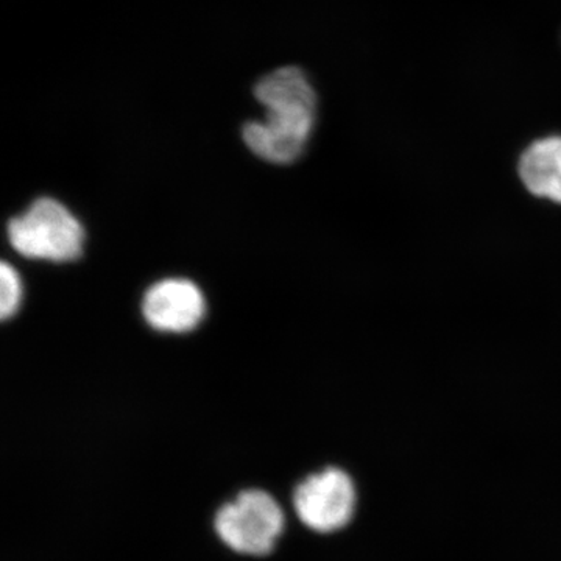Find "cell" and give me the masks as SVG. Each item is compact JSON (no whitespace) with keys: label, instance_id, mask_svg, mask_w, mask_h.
<instances>
[{"label":"cell","instance_id":"6da1fadb","mask_svg":"<svg viewBox=\"0 0 561 561\" xmlns=\"http://www.w3.org/2000/svg\"><path fill=\"white\" fill-rule=\"evenodd\" d=\"M265 121L245 124L243 142L261 160L290 164L301 157L316 124L317 99L308 77L298 68H280L254 87Z\"/></svg>","mask_w":561,"mask_h":561},{"label":"cell","instance_id":"7a4b0ae2","mask_svg":"<svg viewBox=\"0 0 561 561\" xmlns=\"http://www.w3.org/2000/svg\"><path fill=\"white\" fill-rule=\"evenodd\" d=\"M287 527V512L271 493L262 489L239 491L225 502L214 518V529L232 552L265 557L278 545Z\"/></svg>","mask_w":561,"mask_h":561},{"label":"cell","instance_id":"3957f363","mask_svg":"<svg viewBox=\"0 0 561 561\" xmlns=\"http://www.w3.org/2000/svg\"><path fill=\"white\" fill-rule=\"evenodd\" d=\"M291 508L302 526L320 535H334L356 522L360 490L341 465H327L309 472L295 486Z\"/></svg>","mask_w":561,"mask_h":561},{"label":"cell","instance_id":"277c9868","mask_svg":"<svg viewBox=\"0 0 561 561\" xmlns=\"http://www.w3.org/2000/svg\"><path fill=\"white\" fill-rule=\"evenodd\" d=\"M7 234L11 247L31 260L68 262L83 253V227L54 198H39L27 213L11 219Z\"/></svg>","mask_w":561,"mask_h":561},{"label":"cell","instance_id":"5b68a950","mask_svg":"<svg viewBox=\"0 0 561 561\" xmlns=\"http://www.w3.org/2000/svg\"><path fill=\"white\" fill-rule=\"evenodd\" d=\"M202 290L187 279H164L153 284L142 298V316L153 330L190 332L205 316Z\"/></svg>","mask_w":561,"mask_h":561},{"label":"cell","instance_id":"8992f818","mask_svg":"<svg viewBox=\"0 0 561 561\" xmlns=\"http://www.w3.org/2000/svg\"><path fill=\"white\" fill-rule=\"evenodd\" d=\"M524 186L537 197L561 203V138L552 136L531 144L519 161Z\"/></svg>","mask_w":561,"mask_h":561},{"label":"cell","instance_id":"52a82bcc","mask_svg":"<svg viewBox=\"0 0 561 561\" xmlns=\"http://www.w3.org/2000/svg\"><path fill=\"white\" fill-rule=\"evenodd\" d=\"M22 300V284L20 275L9 262H2L0 268V316L3 320L16 313Z\"/></svg>","mask_w":561,"mask_h":561}]
</instances>
